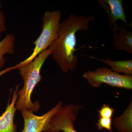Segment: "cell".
I'll list each match as a JSON object with an SVG mask.
<instances>
[{
  "instance_id": "8992f818",
  "label": "cell",
  "mask_w": 132,
  "mask_h": 132,
  "mask_svg": "<svg viewBox=\"0 0 132 132\" xmlns=\"http://www.w3.org/2000/svg\"><path fill=\"white\" fill-rule=\"evenodd\" d=\"M63 106V102L60 101L54 107L43 115L38 116L32 111H20L24 120V128L20 132H44L47 130L52 118Z\"/></svg>"
},
{
  "instance_id": "277c9868",
  "label": "cell",
  "mask_w": 132,
  "mask_h": 132,
  "mask_svg": "<svg viewBox=\"0 0 132 132\" xmlns=\"http://www.w3.org/2000/svg\"><path fill=\"white\" fill-rule=\"evenodd\" d=\"M82 77L95 88L106 84L113 87L132 89V75H122L105 67L98 68L95 71H86Z\"/></svg>"
},
{
  "instance_id": "5bb4252c",
  "label": "cell",
  "mask_w": 132,
  "mask_h": 132,
  "mask_svg": "<svg viewBox=\"0 0 132 132\" xmlns=\"http://www.w3.org/2000/svg\"><path fill=\"white\" fill-rule=\"evenodd\" d=\"M99 117L112 119L114 110L108 104H103L98 111Z\"/></svg>"
},
{
  "instance_id": "ba28073f",
  "label": "cell",
  "mask_w": 132,
  "mask_h": 132,
  "mask_svg": "<svg viewBox=\"0 0 132 132\" xmlns=\"http://www.w3.org/2000/svg\"><path fill=\"white\" fill-rule=\"evenodd\" d=\"M20 84L16 85L13 93L12 101L9 102L6 110L0 116V132H16V125L14 123V117L17 110L15 107Z\"/></svg>"
},
{
  "instance_id": "4fadbf2b",
  "label": "cell",
  "mask_w": 132,
  "mask_h": 132,
  "mask_svg": "<svg viewBox=\"0 0 132 132\" xmlns=\"http://www.w3.org/2000/svg\"><path fill=\"white\" fill-rule=\"evenodd\" d=\"M112 120L111 118H106L99 117L96 124L97 129L99 131L105 129L109 131L112 132Z\"/></svg>"
},
{
  "instance_id": "6da1fadb",
  "label": "cell",
  "mask_w": 132,
  "mask_h": 132,
  "mask_svg": "<svg viewBox=\"0 0 132 132\" xmlns=\"http://www.w3.org/2000/svg\"><path fill=\"white\" fill-rule=\"evenodd\" d=\"M95 19L93 16L77 15L71 14L61 22L57 38L50 47L53 59L64 72L73 71L78 65V58L75 55L76 33L89 28V23Z\"/></svg>"
},
{
  "instance_id": "7c38bea8",
  "label": "cell",
  "mask_w": 132,
  "mask_h": 132,
  "mask_svg": "<svg viewBox=\"0 0 132 132\" xmlns=\"http://www.w3.org/2000/svg\"><path fill=\"white\" fill-rule=\"evenodd\" d=\"M91 58L102 62L104 64L109 66L112 71L118 73H123L125 75H132V60L114 61L110 59H102L91 57Z\"/></svg>"
},
{
  "instance_id": "3957f363",
  "label": "cell",
  "mask_w": 132,
  "mask_h": 132,
  "mask_svg": "<svg viewBox=\"0 0 132 132\" xmlns=\"http://www.w3.org/2000/svg\"><path fill=\"white\" fill-rule=\"evenodd\" d=\"M61 16V13L60 10L46 11L43 16L41 32L38 38L33 43L35 47L32 53L28 58L15 65L0 72V76H1L12 70L18 69L30 63L41 53L48 48L58 37Z\"/></svg>"
},
{
  "instance_id": "30bf717a",
  "label": "cell",
  "mask_w": 132,
  "mask_h": 132,
  "mask_svg": "<svg viewBox=\"0 0 132 132\" xmlns=\"http://www.w3.org/2000/svg\"><path fill=\"white\" fill-rule=\"evenodd\" d=\"M112 125L118 132H132V101L121 115L114 118Z\"/></svg>"
},
{
  "instance_id": "5b68a950",
  "label": "cell",
  "mask_w": 132,
  "mask_h": 132,
  "mask_svg": "<svg viewBox=\"0 0 132 132\" xmlns=\"http://www.w3.org/2000/svg\"><path fill=\"white\" fill-rule=\"evenodd\" d=\"M82 106L70 104L62 106L52 118L49 127L44 132H78L74 127L75 122Z\"/></svg>"
},
{
  "instance_id": "52a82bcc",
  "label": "cell",
  "mask_w": 132,
  "mask_h": 132,
  "mask_svg": "<svg viewBox=\"0 0 132 132\" xmlns=\"http://www.w3.org/2000/svg\"><path fill=\"white\" fill-rule=\"evenodd\" d=\"M97 2L108 15L109 25L113 34L120 29L117 24L118 21H122L128 25L123 8V0H98Z\"/></svg>"
},
{
  "instance_id": "9c48e42d",
  "label": "cell",
  "mask_w": 132,
  "mask_h": 132,
  "mask_svg": "<svg viewBox=\"0 0 132 132\" xmlns=\"http://www.w3.org/2000/svg\"><path fill=\"white\" fill-rule=\"evenodd\" d=\"M120 29L113 34V45L116 49L132 54V32L122 26Z\"/></svg>"
},
{
  "instance_id": "8fae6325",
  "label": "cell",
  "mask_w": 132,
  "mask_h": 132,
  "mask_svg": "<svg viewBox=\"0 0 132 132\" xmlns=\"http://www.w3.org/2000/svg\"><path fill=\"white\" fill-rule=\"evenodd\" d=\"M15 36L13 34H9L0 41V69L6 63V54L13 55L15 50Z\"/></svg>"
},
{
  "instance_id": "9a60e30c",
  "label": "cell",
  "mask_w": 132,
  "mask_h": 132,
  "mask_svg": "<svg viewBox=\"0 0 132 132\" xmlns=\"http://www.w3.org/2000/svg\"><path fill=\"white\" fill-rule=\"evenodd\" d=\"M6 30V16L2 9V5L0 2V40L2 38L3 33L5 32Z\"/></svg>"
},
{
  "instance_id": "7a4b0ae2",
  "label": "cell",
  "mask_w": 132,
  "mask_h": 132,
  "mask_svg": "<svg viewBox=\"0 0 132 132\" xmlns=\"http://www.w3.org/2000/svg\"><path fill=\"white\" fill-rule=\"evenodd\" d=\"M52 49L49 47L29 64L18 69L20 75L24 81V86L17 92L18 98L15 107L18 111L28 110L35 112L40 107L39 101L33 102L31 100V95L37 85L42 79L41 69L47 58L52 55Z\"/></svg>"
}]
</instances>
